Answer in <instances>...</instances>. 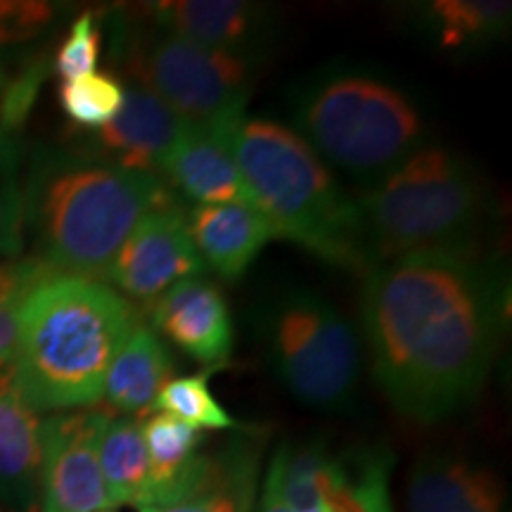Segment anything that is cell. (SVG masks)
<instances>
[{"instance_id":"obj_16","label":"cell","mask_w":512,"mask_h":512,"mask_svg":"<svg viewBox=\"0 0 512 512\" xmlns=\"http://www.w3.org/2000/svg\"><path fill=\"white\" fill-rule=\"evenodd\" d=\"M264 441L240 432L216 448H204L200 467L181 494L138 512H254L261 486Z\"/></svg>"},{"instance_id":"obj_32","label":"cell","mask_w":512,"mask_h":512,"mask_svg":"<svg viewBox=\"0 0 512 512\" xmlns=\"http://www.w3.org/2000/svg\"><path fill=\"white\" fill-rule=\"evenodd\" d=\"M105 512H112V510H105Z\"/></svg>"},{"instance_id":"obj_19","label":"cell","mask_w":512,"mask_h":512,"mask_svg":"<svg viewBox=\"0 0 512 512\" xmlns=\"http://www.w3.org/2000/svg\"><path fill=\"white\" fill-rule=\"evenodd\" d=\"M406 15L422 41L456 57L501 46L512 27L508 0H422L408 5Z\"/></svg>"},{"instance_id":"obj_4","label":"cell","mask_w":512,"mask_h":512,"mask_svg":"<svg viewBox=\"0 0 512 512\" xmlns=\"http://www.w3.org/2000/svg\"><path fill=\"white\" fill-rule=\"evenodd\" d=\"M211 126L223 128L249 197L275 238L358 275L375 266L356 197L294 128L247 112Z\"/></svg>"},{"instance_id":"obj_24","label":"cell","mask_w":512,"mask_h":512,"mask_svg":"<svg viewBox=\"0 0 512 512\" xmlns=\"http://www.w3.org/2000/svg\"><path fill=\"white\" fill-rule=\"evenodd\" d=\"M214 370L219 368L171 377L157 396L155 413L171 415V418L181 420L185 425L202 432H245L240 420H235L226 411V406L214 396V389L209 384V377L214 375Z\"/></svg>"},{"instance_id":"obj_9","label":"cell","mask_w":512,"mask_h":512,"mask_svg":"<svg viewBox=\"0 0 512 512\" xmlns=\"http://www.w3.org/2000/svg\"><path fill=\"white\" fill-rule=\"evenodd\" d=\"M389 472L384 446L287 441L268 460L254 512H392Z\"/></svg>"},{"instance_id":"obj_3","label":"cell","mask_w":512,"mask_h":512,"mask_svg":"<svg viewBox=\"0 0 512 512\" xmlns=\"http://www.w3.org/2000/svg\"><path fill=\"white\" fill-rule=\"evenodd\" d=\"M138 320L136 304L102 280L50 273L19 313L12 382L36 413L98 406L110 363Z\"/></svg>"},{"instance_id":"obj_21","label":"cell","mask_w":512,"mask_h":512,"mask_svg":"<svg viewBox=\"0 0 512 512\" xmlns=\"http://www.w3.org/2000/svg\"><path fill=\"white\" fill-rule=\"evenodd\" d=\"M174 377V358L166 342L143 318L128 332L126 342L107 370L102 399L114 415L147 418L164 384Z\"/></svg>"},{"instance_id":"obj_17","label":"cell","mask_w":512,"mask_h":512,"mask_svg":"<svg viewBox=\"0 0 512 512\" xmlns=\"http://www.w3.org/2000/svg\"><path fill=\"white\" fill-rule=\"evenodd\" d=\"M185 121L140 83H128L117 117L93 131L83 150L131 171L157 176Z\"/></svg>"},{"instance_id":"obj_15","label":"cell","mask_w":512,"mask_h":512,"mask_svg":"<svg viewBox=\"0 0 512 512\" xmlns=\"http://www.w3.org/2000/svg\"><path fill=\"white\" fill-rule=\"evenodd\" d=\"M157 176L174 192L176 200L183 197L185 202H192V207H204V204L254 207L221 126L185 121L159 164Z\"/></svg>"},{"instance_id":"obj_7","label":"cell","mask_w":512,"mask_h":512,"mask_svg":"<svg viewBox=\"0 0 512 512\" xmlns=\"http://www.w3.org/2000/svg\"><path fill=\"white\" fill-rule=\"evenodd\" d=\"M261 349L273 375L313 411L351 413L361 396V337L323 294L290 287L259 313Z\"/></svg>"},{"instance_id":"obj_30","label":"cell","mask_w":512,"mask_h":512,"mask_svg":"<svg viewBox=\"0 0 512 512\" xmlns=\"http://www.w3.org/2000/svg\"><path fill=\"white\" fill-rule=\"evenodd\" d=\"M48 67L43 62H34L17 74L15 79H8L5 88L0 91V128L8 133H17L27 121L31 107L38 98L43 81H46Z\"/></svg>"},{"instance_id":"obj_6","label":"cell","mask_w":512,"mask_h":512,"mask_svg":"<svg viewBox=\"0 0 512 512\" xmlns=\"http://www.w3.org/2000/svg\"><path fill=\"white\" fill-rule=\"evenodd\" d=\"M373 264L477 245L489 214L484 178L463 155L427 143L356 197Z\"/></svg>"},{"instance_id":"obj_14","label":"cell","mask_w":512,"mask_h":512,"mask_svg":"<svg viewBox=\"0 0 512 512\" xmlns=\"http://www.w3.org/2000/svg\"><path fill=\"white\" fill-rule=\"evenodd\" d=\"M508 486L486 460L432 448L420 453L406 479V512H508Z\"/></svg>"},{"instance_id":"obj_11","label":"cell","mask_w":512,"mask_h":512,"mask_svg":"<svg viewBox=\"0 0 512 512\" xmlns=\"http://www.w3.org/2000/svg\"><path fill=\"white\" fill-rule=\"evenodd\" d=\"M204 273L207 268L190 238L181 202H171L150 211L131 230L102 283L107 280L131 304L150 306L171 285Z\"/></svg>"},{"instance_id":"obj_8","label":"cell","mask_w":512,"mask_h":512,"mask_svg":"<svg viewBox=\"0 0 512 512\" xmlns=\"http://www.w3.org/2000/svg\"><path fill=\"white\" fill-rule=\"evenodd\" d=\"M117 53L126 74L190 124H221L245 114L259 62L200 46L121 12Z\"/></svg>"},{"instance_id":"obj_12","label":"cell","mask_w":512,"mask_h":512,"mask_svg":"<svg viewBox=\"0 0 512 512\" xmlns=\"http://www.w3.org/2000/svg\"><path fill=\"white\" fill-rule=\"evenodd\" d=\"M136 12L152 27L259 64L280 34L278 8L252 0H159Z\"/></svg>"},{"instance_id":"obj_25","label":"cell","mask_w":512,"mask_h":512,"mask_svg":"<svg viewBox=\"0 0 512 512\" xmlns=\"http://www.w3.org/2000/svg\"><path fill=\"white\" fill-rule=\"evenodd\" d=\"M24 155L17 133L0 128V259H19L24 249Z\"/></svg>"},{"instance_id":"obj_10","label":"cell","mask_w":512,"mask_h":512,"mask_svg":"<svg viewBox=\"0 0 512 512\" xmlns=\"http://www.w3.org/2000/svg\"><path fill=\"white\" fill-rule=\"evenodd\" d=\"M110 415V411L83 408L41 420L36 512L112 510L98 460L100 437Z\"/></svg>"},{"instance_id":"obj_28","label":"cell","mask_w":512,"mask_h":512,"mask_svg":"<svg viewBox=\"0 0 512 512\" xmlns=\"http://www.w3.org/2000/svg\"><path fill=\"white\" fill-rule=\"evenodd\" d=\"M102 27L93 12H81L69 27L67 38L62 41L55 55V72L62 81H74L81 76L95 74L100 62Z\"/></svg>"},{"instance_id":"obj_22","label":"cell","mask_w":512,"mask_h":512,"mask_svg":"<svg viewBox=\"0 0 512 512\" xmlns=\"http://www.w3.org/2000/svg\"><path fill=\"white\" fill-rule=\"evenodd\" d=\"M143 439L150 463V479L138 508L162 505L181 494L200 467L207 434L166 413L143 418Z\"/></svg>"},{"instance_id":"obj_31","label":"cell","mask_w":512,"mask_h":512,"mask_svg":"<svg viewBox=\"0 0 512 512\" xmlns=\"http://www.w3.org/2000/svg\"><path fill=\"white\" fill-rule=\"evenodd\" d=\"M5 83H8V72H5V62L3 57H0V91L5 88Z\"/></svg>"},{"instance_id":"obj_23","label":"cell","mask_w":512,"mask_h":512,"mask_svg":"<svg viewBox=\"0 0 512 512\" xmlns=\"http://www.w3.org/2000/svg\"><path fill=\"white\" fill-rule=\"evenodd\" d=\"M100 472L112 508L143 503L150 479V463L143 439V418L110 415L98 446Z\"/></svg>"},{"instance_id":"obj_2","label":"cell","mask_w":512,"mask_h":512,"mask_svg":"<svg viewBox=\"0 0 512 512\" xmlns=\"http://www.w3.org/2000/svg\"><path fill=\"white\" fill-rule=\"evenodd\" d=\"M24 238L50 273L102 280L131 230L150 211L178 202L159 176L88 150L38 147L22 181Z\"/></svg>"},{"instance_id":"obj_20","label":"cell","mask_w":512,"mask_h":512,"mask_svg":"<svg viewBox=\"0 0 512 512\" xmlns=\"http://www.w3.org/2000/svg\"><path fill=\"white\" fill-rule=\"evenodd\" d=\"M41 472V418L24 401L8 366H0V505L36 512Z\"/></svg>"},{"instance_id":"obj_26","label":"cell","mask_w":512,"mask_h":512,"mask_svg":"<svg viewBox=\"0 0 512 512\" xmlns=\"http://www.w3.org/2000/svg\"><path fill=\"white\" fill-rule=\"evenodd\" d=\"M126 86L112 74H88L74 81H62L60 105L72 124L100 131L117 117L124 105Z\"/></svg>"},{"instance_id":"obj_13","label":"cell","mask_w":512,"mask_h":512,"mask_svg":"<svg viewBox=\"0 0 512 512\" xmlns=\"http://www.w3.org/2000/svg\"><path fill=\"white\" fill-rule=\"evenodd\" d=\"M147 323L159 337L176 344L192 361L221 368L233 354L235 328L230 306L207 275L171 285L147 306Z\"/></svg>"},{"instance_id":"obj_27","label":"cell","mask_w":512,"mask_h":512,"mask_svg":"<svg viewBox=\"0 0 512 512\" xmlns=\"http://www.w3.org/2000/svg\"><path fill=\"white\" fill-rule=\"evenodd\" d=\"M50 271L34 259L0 261V366H8L15 347L17 323L29 292Z\"/></svg>"},{"instance_id":"obj_5","label":"cell","mask_w":512,"mask_h":512,"mask_svg":"<svg viewBox=\"0 0 512 512\" xmlns=\"http://www.w3.org/2000/svg\"><path fill=\"white\" fill-rule=\"evenodd\" d=\"M294 131L363 188L425 147L430 124L406 86L370 67H328L292 98Z\"/></svg>"},{"instance_id":"obj_1","label":"cell","mask_w":512,"mask_h":512,"mask_svg":"<svg viewBox=\"0 0 512 512\" xmlns=\"http://www.w3.org/2000/svg\"><path fill=\"white\" fill-rule=\"evenodd\" d=\"M510 280L479 245L380 261L363 275L361 337L401 418L434 425L482 394L508 323Z\"/></svg>"},{"instance_id":"obj_29","label":"cell","mask_w":512,"mask_h":512,"mask_svg":"<svg viewBox=\"0 0 512 512\" xmlns=\"http://www.w3.org/2000/svg\"><path fill=\"white\" fill-rule=\"evenodd\" d=\"M57 5L41 0H0V48L24 46L53 27Z\"/></svg>"},{"instance_id":"obj_18","label":"cell","mask_w":512,"mask_h":512,"mask_svg":"<svg viewBox=\"0 0 512 512\" xmlns=\"http://www.w3.org/2000/svg\"><path fill=\"white\" fill-rule=\"evenodd\" d=\"M185 221L204 268L226 283L245 278L268 242L278 240L266 216L249 204L190 207Z\"/></svg>"}]
</instances>
